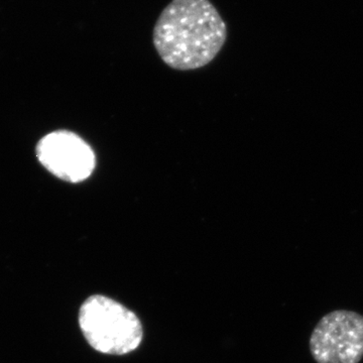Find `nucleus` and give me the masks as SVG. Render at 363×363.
<instances>
[{"label":"nucleus","instance_id":"nucleus-1","mask_svg":"<svg viewBox=\"0 0 363 363\" xmlns=\"http://www.w3.org/2000/svg\"><path fill=\"white\" fill-rule=\"evenodd\" d=\"M227 39V26L210 0H172L160 14L152 40L169 68L197 70L213 61Z\"/></svg>","mask_w":363,"mask_h":363},{"label":"nucleus","instance_id":"nucleus-2","mask_svg":"<svg viewBox=\"0 0 363 363\" xmlns=\"http://www.w3.org/2000/svg\"><path fill=\"white\" fill-rule=\"evenodd\" d=\"M79 324L91 347L104 354H126L142 343L143 326L138 316L105 296H91L83 303Z\"/></svg>","mask_w":363,"mask_h":363},{"label":"nucleus","instance_id":"nucleus-3","mask_svg":"<svg viewBox=\"0 0 363 363\" xmlns=\"http://www.w3.org/2000/svg\"><path fill=\"white\" fill-rule=\"evenodd\" d=\"M317 363H359L363 358V315L335 310L320 319L309 341Z\"/></svg>","mask_w":363,"mask_h":363},{"label":"nucleus","instance_id":"nucleus-4","mask_svg":"<svg viewBox=\"0 0 363 363\" xmlns=\"http://www.w3.org/2000/svg\"><path fill=\"white\" fill-rule=\"evenodd\" d=\"M35 152L50 173L69 183L87 180L96 167V157L90 145L68 130L54 131L44 136Z\"/></svg>","mask_w":363,"mask_h":363}]
</instances>
